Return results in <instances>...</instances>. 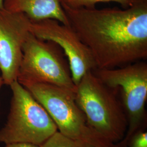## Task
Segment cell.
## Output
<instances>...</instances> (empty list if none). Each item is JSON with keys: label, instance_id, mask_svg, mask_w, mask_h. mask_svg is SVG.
I'll return each instance as SVG.
<instances>
[{"label": "cell", "instance_id": "cell-14", "mask_svg": "<svg viewBox=\"0 0 147 147\" xmlns=\"http://www.w3.org/2000/svg\"><path fill=\"white\" fill-rule=\"evenodd\" d=\"M5 147H40L39 146L27 143H14L5 144Z\"/></svg>", "mask_w": 147, "mask_h": 147}, {"label": "cell", "instance_id": "cell-2", "mask_svg": "<svg viewBox=\"0 0 147 147\" xmlns=\"http://www.w3.org/2000/svg\"><path fill=\"white\" fill-rule=\"evenodd\" d=\"M117 88L107 86L92 71L84 75L76 86L75 99L89 127L110 142L123 139L128 121Z\"/></svg>", "mask_w": 147, "mask_h": 147}, {"label": "cell", "instance_id": "cell-8", "mask_svg": "<svg viewBox=\"0 0 147 147\" xmlns=\"http://www.w3.org/2000/svg\"><path fill=\"white\" fill-rule=\"evenodd\" d=\"M30 24L31 19L24 13L0 9V70L5 85L17 81Z\"/></svg>", "mask_w": 147, "mask_h": 147}, {"label": "cell", "instance_id": "cell-3", "mask_svg": "<svg viewBox=\"0 0 147 147\" xmlns=\"http://www.w3.org/2000/svg\"><path fill=\"white\" fill-rule=\"evenodd\" d=\"M9 86L11 109L6 124L0 129V142L40 146L58 131L57 127L47 111L18 81Z\"/></svg>", "mask_w": 147, "mask_h": 147}, {"label": "cell", "instance_id": "cell-1", "mask_svg": "<svg viewBox=\"0 0 147 147\" xmlns=\"http://www.w3.org/2000/svg\"><path fill=\"white\" fill-rule=\"evenodd\" d=\"M61 5L96 69L115 68L147 58V0H137L124 9Z\"/></svg>", "mask_w": 147, "mask_h": 147}, {"label": "cell", "instance_id": "cell-9", "mask_svg": "<svg viewBox=\"0 0 147 147\" xmlns=\"http://www.w3.org/2000/svg\"><path fill=\"white\" fill-rule=\"evenodd\" d=\"M3 8L11 12L24 13L31 20L53 19L70 26L58 0H3Z\"/></svg>", "mask_w": 147, "mask_h": 147}, {"label": "cell", "instance_id": "cell-12", "mask_svg": "<svg viewBox=\"0 0 147 147\" xmlns=\"http://www.w3.org/2000/svg\"><path fill=\"white\" fill-rule=\"evenodd\" d=\"M126 147H147V132L145 130H139L129 139Z\"/></svg>", "mask_w": 147, "mask_h": 147}, {"label": "cell", "instance_id": "cell-6", "mask_svg": "<svg viewBox=\"0 0 147 147\" xmlns=\"http://www.w3.org/2000/svg\"><path fill=\"white\" fill-rule=\"evenodd\" d=\"M93 72L107 86L121 89L128 127L123 139L115 144L117 147H126L132 136L146 126L147 64L137 62L119 68H96Z\"/></svg>", "mask_w": 147, "mask_h": 147}, {"label": "cell", "instance_id": "cell-7", "mask_svg": "<svg viewBox=\"0 0 147 147\" xmlns=\"http://www.w3.org/2000/svg\"><path fill=\"white\" fill-rule=\"evenodd\" d=\"M30 31L37 38L53 42L61 47L68 61L76 86L86 74L96 68L88 48L70 26L53 19L31 20Z\"/></svg>", "mask_w": 147, "mask_h": 147}, {"label": "cell", "instance_id": "cell-5", "mask_svg": "<svg viewBox=\"0 0 147 147\" xmlns=\"http://www.w3.org/2000/svg\"><path fill=\"white\" fill-rule=\"evenodd\" d=\"M47 111L58 131L75 141L96 143L107 140L89 127L75 99V92L54 84L23 86Z\"/></svg>", "mask_w": 147, "mask_h": 147}, {"label": "cell", "instance_id": "cell-10", "mask_svg": "<svg viewBox=\"0 0 147 147\" xmlns=\"http://www.w3.org/2000/svg\"><path fill=\"white\" fill-rule=\"evenodd\" d=\"M61 5L68 6L71 8H93L95 5L102 2H116L124 8L131 6L137 0H58Z\"/></svg>", "mask_w": 147, "mask_h": 147}, {"label": "cell", "instance_id": "cell-13", "mask_svg": "<svg viewBox=\"0 0 147 147\" xmlns=\"http://www.w3.org/2000/svg\"><path fill=\"white\" fill-rule=\"evenodd\" d=\"M75 142L78 147H117L115 143L110 142L107 140L96 143H89L83 141H79Z\"/></svg>", "mask_w": 147, "mask_h": 147}, {"label": "cell", "instance_id": "cell-15", "mask_svg": "<svg viewBox=\"0 0 147 147\" xmlns=\"http://www.w3.org/2000/svg\"><path fill=\"white\" fill-rule=\"evenodd\" d=\"M3 84H3V79H2L1 76H0V90H1V87H2V85H3Z\"/></svg>", "mask_w": 147, "mask_h": 147}, {"label": "cell", "instance_id": "cell-11", "mask_svg": "<svg viewBox=\"0 0 147 147\" xmlns=\"http://www.w3.org/2000/svg\"><path fill=\"white\" fill-rule=\"evenodd\" d=\"M39 147H78V146L75 141L64 136L57 131Z\"/></svg>", "mask_w": 147, "mask_h": 147}, {"label": "cell", "instance_id": "cell-16", "mask_svg": "<svg viewBox=\"0 0 147 147\" xmlns=\"http://www.w3.org/2000/svg\"><path fill=\"white\" fill-rule=\"evenodd\" d=\"M3 8V0H0V9Z\"/></svg>", "mask_w": 147, "mask_h": 147}, {"label": "cell", "instance_id": "cell-4", "mask_svg": "<svg viewBox=\"0 0 147 147\" xmlns=\"http://www.w3.org/2000/svg\"><path fill=\"white\" fill-rule=\"evenodd\" d=\"M17 81L27 84H54L76 91L67 58L56 43L39 39L30 32L22 47Z\"/></svg>", "mask_w": 147, "mask_h": 147}]
</instances>
